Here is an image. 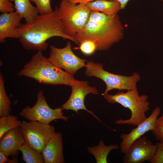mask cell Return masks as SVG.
<instances>
[{
  "label": "cell",
  "instance_id": "cell-1",
  "mask_svg": "<svg viewBox=\"0 0 163 163\" xmlns=\"http://www.w3.org/2000/svg\"><path fill=\"white\" fill-rule=\"evenodd\" d=\"M58 7L50 13L39 14L31 24H22L18 29L19 41L26 50H46L47 41L55 37L68 39L78 45L75 39L66 33L58 12Z\"/></svg>",
  "mask_w": 163,
  "mask_h": 163
},
{
  "label": "cell",
  "instance_id": "cell-2",
  "mask_svg": "<svg viewBox=\"0 0 163 163\" xmlns=\"http://www.w3.org/2000/svg\"><path fill=\"white\" fill-rule=\"evenodd\" d=\"M124 28L119 15H108L91 11L88 21L75 37L80 44L86 40L94 41L97 50L106 51L123 38Z\"/></svg>",
  "mask_w": 163,
  "mask_h": 163
},
{
  "label": "cell",
  "instance_id": "cell-3",
  "mask_svg": "<svg viewBox=\"0 0 163 163\" xmlns=\"http://www.w3.org/2000/svg\"><path fill=\"white\" fill-rule=\"evenodd\" d=\"M42 52L38 51L34 55L18 73V76L29 77L44 84L71 86L75 80L73 76L55 66Z\"/></svg>",
  "mask_w": 163,
  "mask_h": 163
},
{
  "label": "cell",
  "instance_id": "cell-4",
  "mask_svg": "<svg viewBox=\"0 0 163 163\" xmlns=\"http://www.w3.org/2000/svg\"><path fill=\"white\" fill-rule=\"evenodd\" d=\"M102 95L109 103H119L131 111V115L129 119L118 120L115 121V123L137 126L147 118L145 113L150 106L148 96L144 94L139 95L137 89L127 90L126 92L118 91L113 95L108 92L103 93Z\"/></svg>",
  "mask_w": 163,
  "mask_h": 163
},
{
  "label": "cell",
  "instance_id": "cell-5",
  "mask_svg": "<svg viewBox=\"0 0 163 163\" xmlns=\"http://www.w3.org/2000/svg\"><path fill=\"white\" fill-rule=\"evenodd\" d=\"M103 66L101 63L94 62L93 61H87L85 73L87 76L95 77L105 82L106 88L104 93L114 89L119 91L137 89L136 84L141 79L138 73L134 72L130 76L114 74L104 70Z\"/></svg>",
  "mask_w": 163,
  "mask_h": 163
},
{
  "label": "cell",
  "instance_id": "cell-6",
  "mask_svg": "<svg viewBox=\"0 0 163 163\" xmlns=\"http://www.w3.org/2000/svg\"><path fill=\"white\" fill-rule=\"evenodd\" d=\"M58 12L66 33L75 38L87 23L91 11L85 4L63 0Z\"/></svg>",
  "mask_w": 163,
  "mask_h": 163
},
{
  "label": "cell",
  "instance_id": "cell-7",
  "mask_svg": "<svg viewBox=\"0 0 163 163\" xmlns=\"http://www.w3.org/2000/svg\"><path fill=\"white\" fill-rule=\"evenodd\" d=\"M37 96L35 104L32 107L27 106L22 109L19 113L21 117L29 121H37L47 124L56 119L68 121V117L63 115L64 109L62 106L54 109L49 107L42 90H40Z\"/></svg>",
  "mask_w": 163,
  "mask_h": 163
},
{
  "label": "cell",
  "instance_id": "cell-8",
  "mask_svg": "<svg viewBox=\"0 0 163 163\" xmlns=\"http://www.w3.org/2000/svg\"><path fill=\"white\" fill-rule=\"evenodd\" d=\"M20 128L25 143L42 153L46 144L56 133L53 125L37 121L23 120Z\"/></svg>",
  "mask_w": 163,
  "mask_h": 163
},
{
  "label": "cell",
  "instance_id": "cell-9",
  "mask_svg": "<svg viewBox=\"0 0 163 163\" xmlns=\"http://www.w3.org/2000/svg\"><path fill=\"white\" fill-rule=\"evenodd\" d=\"M71 47V43L69 41L62 48L51 45L48 58L55 66L73 76L79 70L85 67L87 61L76 55Z\"/></svg>",
  "mask_w": 163,
  "mask_h": 163
},
{
  "label": "cell",
  "instance_id": "cell-10",
  "mask_svg": "<svg viewBox=\"0 0 163 163\" xmlns=\"http://www.w3.org/2000/svg\"><path fill=\"white\" fill-rule=\"evenodd\" d=\"M71 87L72 91L70 96L66 102L62 105L63 109L66 110H72L76 113H78L79 110H84L101 122L93 112L87 109L84 103L85 97L87 94H89L95 95L98 94L96 88L90 86L87 81L76 79Z\"/></svg>",
  "mask_w": 163,
  "mask_h": 163
},
{
  "label": "cell",
  "instance_id": "cell-11",
  "mask_svg": "<svg viewBox=\"0 0 163 163\" xmlns=\"http://www.w3.org/2000/svg\"><path fill=\"white\" fill-rule=\"evenodd\" d=\"M157 150L154 144L146 137H141L130 145L123 157L124 163H142L149 161L155 156Z\"/></svg>",
  "mask_w": 163,
  "mask_h": 163
},
{
  "label": "cell",
  "instance_id": "cell-12",
  "mask_svg": "<svg viewBox=\"0 0 163 163\" xmlns=\"http://www.w3.org/2000/svg\"><path fill=\"white\" fill-rule=\"evenodd\" d=\"M161 112L160 108L156 107L151 114L143 122L132 129L128 133H123L120 136L122 139L120 148L121 153H124L131 144L147 132L151 131L155 126L156 120Z\"/></svg>",
  "mask_w": 163,
  "mask_h": 163
},
{
  "label": "cell",
  "instance_id": "cell-13",
  "mask_svg": "<svg viewBox=\"0 0 163 163\" xmlns=\"http://www.w3.org/2000/svg\"><path fill=\"white\" fill-rule=\"evenodd\" d=\"M23 18L15 11L2 13L0 15V43L8 38H19L18 29Z\"/></svg>",
  "mask_w": 163,
  "mask_h": 163
},
{
  "label": "cell",
  "instance_id": "cell-14",
  "mask_svg": "<svg viewBox=\"0 0 163 163\" xmlns=\"http://www.w3.org/2000/svg\"><path fill=\"white\" fill-rule=\"evenodd\" d=\"M24 142L20 127L14 128L5 133L0 139V151L8 156L17 155Z\"/></svg>",
  "mask_w": 163,
  "mask_h": 163
},
{
  "label": "cell",
  "instance_id": "cell-15",
  "mask_svg": "<svg viewBox=\"0 0 163 163\" xmlns=\"http://www.w3.org/2000/svg\"><path fill=\"white\" fill-rule=\"evenodd\" d=\"M44 163H64L62 135L56 133L44 147L42 152Z\"/></svg>",
  "mask_w": 163,
  "mask_h": 163
},
{
  "label": "cell",
  "instance_id": "cell-16",
  "mask_svg": "<svg viewBox=\"0 0 163 163\" xmlns=\"http://www.w3.org/2000/svg\"><path fill=\"white\" fill-rule=\"evenodd\" d=\"M14 2L15 11L24 19L26 23L32 24L39 14L36 7L32 5L30 0H14Z\"/></svg>",
  "mask_w": 163,
  "mask_h": 163
},
{
  "label": "cell",
  "instance_id": "cell-17",
  "mask_svg": "<svg viewBox=\"0 0 163 163\" xmlns=\"http://www.w3.org/2000/svg\"><path fill=\"white\" fill-rule=\"evenodd\" d=\"M86 5L91 11L101 12L108 15L117 14L121 10L120 4L117 1L96 0Z\"/></svg>",
  "mask_w": 163,
  "mask_h": 163
},
{
  "label": "cell",
  "instance_id": "cell-18",
  "mask_svg": "<svg viewBox=\"0 0 163 163\" xmlns=\"http://www.w3.org/2000/svg\"><path fill=\"white\" fill-rule=\"evenodd\" d=\"M119 149L117 145L107 146L102 140H100L97 145L87 148L88 152L94 156L97 163H107V158L109 152L112 150Z\"/></svg>",
  "mask_w": 163,
  "mask_h": 163
},
{
  "label": "cell",
  "instance_id": "cell-19",
  "mask_svg": "<svg viewBox=\"0 0 163 163\" xmlns=\"http://www.w3.org/2000/svg\"><path fill=\"white\" fill-rule=\"evenodd\" d=\"M20 151L22 160L26 163H44L42 153L34 150L24 142L21 146Z\"/></svg>",
  "mask_w": 163,
  "mask_h": 163
},
{
  "label": "cell",
  "instance_id": "cell-20",
  "mask_svg": "<svg viewBox=\"0 0 163 163\" xmlns=\"http://www.w3.org/2000/svg\"><path fill=\"white\" fill-rule=\"evenodd\" d=\"M11 104V100L6 93L4 77L0 74V117L10 115L12 110Z\"/></svg>",
  "mask_w": 163,
  "mask_h": 163
},
{
  "label": "cell",
  "instance_id": "cell-21",
  "mask_svg": "<svg viewBox=\"0 0 163 163\" xmlns=\"http://www.w3.org/2000/svg\"><path fill=\"white\" fill-rule=\"evenodd\" d=\"M16 116L9 115L0 118V139L6 132L14 128L20 127L22 122Z\"/></svg>",
  "mask_w": 163,
  "mask_h": 163
},
{
  "label": "cell",
  "instance_id": "cell-22",
  "mask_svg": "<svg viewBox=\"0 0 163 163\" xmlns=\"http://www.w3.org/2000/svg\"><path fill=\"white\" fill-rule=\"evenodd\" d=\"M34 2L37 8L39 14H45L53 11L51 5L50 0H30Z\"/></svg>",
  "mask_w": 163,
  "mask_h": 163
},
{
  "label": "cell",
  "instance_id": "cell-23",
  "mask_svg": "<svg viewBox=\"0 0 163 163\" xmlns=\"http://www.w3.org/2000/svg\"><path fill=\"white\" fill-rule=\"evenodd\" d=\"M152 134L159 142H163V114L157 119Z\"/></svg>",
  "mask_w": 163,
  "mask_h": 163
},
{
  "label": "cell",
  "instance_id": "cell-24",
  "mask_svg": "<svg viewBox=\"0 0 163 163\" xmlns=\"http://www.w3.org/2000/svg\"><path fill=\"white\" fill-rule=\"evenodd\" d=\"M79 49L84 54L90 55L93 54L97 50V46L94 41L86 40L80 44Z\"/></svg>",
  "mask_w": 163,
  "mask_h": 163
},
{
  "label": "cell",
  "instance_id": "cell-25",
  "mask_svg": "<svg viewBox=\"0 0 163 163\" xmlns=\"http://www.w3.org/2000/svg\"><path fill=\"white\" fill-rule=\"evenodd\" d=\"M157 150L154 157L149 162L150 163H163V142L156 143Z\"/></svg>",
  "mask_w": 163,
  "mask_h": 163
},
{
  "label": "cell",
  "instance_id": "cell-26",
  "mask_svg": "<svg viewBox=\"0 0 163 163\" xmlns=\"http://www.w3.org/2000/svg\"><path fill=\"white\" fill-rule=\"evenodd\" d=\"M14 5L9 0H0V12L2 13L14 11Z\"/></svg>",
  "mask_w": 163,
  "mask_h": 163
},
{
  "label": "cell",
  "instance_id": "cell-27",
  "mask_svg": "<svg viewBox=\"0 0 163 163\" xmlns=\"http://www.w3.org/2000/svg\"><path fill=\"white\" fill-rule=\"evenodd\" d=\"M61 1L63 0H61ZM75 4L82 3L86 4L88 2L96 0H64Z\"/></svg>",
  "mask_w": 163,
  "mask_h": 163
},
{
  "label": "cell",
  "instance_id": "cell-28",
  "mask_svg": "<svg viewBox=\"0 0 163 163\" xmlns=\"http://www.w3.org/2000/svg\"><path fill=\"white\" fill-rule=\"evenodd\" d=\"M8 157L3 152L0 151V163H7L8 160Z\"/></svg>",
  "mask_w": 163,
  "mask_h": 163
},
{
  "label": "cell",
  "instance_id": "cell-29",
  "mask_svg": "<svg viewBox=\"0 0 163 163\" xmlns=\"http://www.w3.org/2000/svg\"><path fill=\"white\" fill-rule=\"evenodd\" d=\"M110 1H117L120 3L121 5V9H124L129 0H108Z\"/></svg>",
  "mask_w": 163,
  "mask_h": 163
},
{
  "label": "cell",
  "instance_id": "cell-30",
  "mask_svg": "<svg viewBox=\"0 0 163 163\" xmlns=\"http://www.w3.org/2000/svg\"><path fill=\"white\" fill-rule=\"evenodd\" d=\"M19 162V159L17 157H14L12 159H8L7 163H17Z\"/></svg>",
  "mask_w": 163,
  "mask_h": 163
},
{
  "label": "cell",
  "instance_id": "cell-31",
  "mask_svg": "<svg viewBox=\"0 0 163 163\" xmlns=\"http://www.w3.org/2000/svg\"><path fill=\"white\" fill-rule=\"evenodd\" d=\"M9 0L11 2H14V0Z\"/></svg>",
  "mask_w": 163,
  "mask_h": 163
},
{
  "label": "cell",
  "instance_id": "cell-32",
  "mask_svg": "<svg viewBox=\"0 0 163 163\" xmlns=\"http://www.w3.org/2000/svg\"><path fill=\"white\" fill-rule=\"evenodd\" d=\"M163 2V0H161Z\"/></svg>",
  "mask_w": 163,
  "mask_h": 163
}]
</instances>
